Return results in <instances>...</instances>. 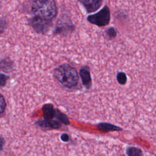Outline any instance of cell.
Instances as JSON below:
<instances>
[{
  "label": "cell",
  "mask_w": 156,
  "mask_h": 156,
  "mask_svg": "<svg viewBox=\"0 0 156 156\" xmlns=\"http://www.w3.org/2000/svg\"><path fill=\"white\" fill-rule=\"evenodd\" d=\"M79 75L83 85L87 89H90L92 86V80L89 66H84L82 67L79 71Z\"/></svg>",
  "instance_id": "6"
},
{
  "label": "cell",
  "mask_w": 156,
  "mask_h": 156,
  "mask_svg": "<svg viewBox=\"0 0 156 156\" xmlns=\"http://www.w3.org/2000/svg\"><path fill=\"white\" fill-rule=\"evenodd\" d=\"M42 113L44 119H52L55 116L56 109L51 104H45L42 107Z\"/></svg>",
  "instance_id": "9"
},
{
  "label": "cell",
  "mask_w": 156,
  "mask_h": 156,
  "mask_svg": "<svg viewBox=\"0 0 156 156\" xmlns=\"http://www.w3.org/2000/svg\"><path fill=\"white\" fill-rule=\"evenodd\" d=\"M35 124L44 130L58 129L61 127V122L52 119H39L35 122Z\"/></svg>",
  "instance_id": "5"
},
{
  "label": "cell",
  "mask_w": 156,
  "mask_h": 156,
  "mask_svg": "<svg viewBox=\"0 0 156 156\" xmlns=\"http://www.w3.org/2000/svg\"><path fill=\"white\" fill-rule=\"evenodd\" d=\"M116 79L119 84L125 85L127 82V76L124 73L119 72L117 74Z\"/></svg>",
  "instance_id": "14"
},
{
  "label": "cell",
  "mask_w": 156,
  "mask_h": 156,
  "mask_svg": "<svg viewBox=\"0 0 156 156\" xmlns=\"http://www.w3.org/2000/svg\"><path fill=\"white\" fill-rule=\"evenodd\" d=\"M13 66V62L9 58H4L1 60V68L2 71L5 72H9Z\"/></svg>",
  "instance_id": "11"
},
{
  "label": "cell",
  "mask_w": 156,
  "mask_h": 156,
  "mask_svg": "<svg viewBox=\"0 0 156 156\" xmlns=\"http://www.w3.org/2000/svg\"><path fill=\"white\" fill-rule=\"evenodd\" d=\"M97 127L98 129L103 132H109L113 131H121L122 129L114 124L108 122H101L98 124Z\"/></svg>",
  "instance_id": "10"
},
{
  "label": "cell",
  "mask_w": 156,
  "mask_h": 156,
  "mask_svg": "<svg viewBox=\"0 0 156 156\" xmlns=\"http://www.w3.org/2000/svg\"><path fill=\"white\" fill-rule=\"evenodd\" d=\"M9 79V76L4 74V73H1V76H0V85L1 87H2L4 86L7 81V80Z\"/></svg>",
  "instance_id": "16"
},
{
  "label": "cell",
  "mask_w": 156,
  "mask_h": 156,
  "mask_svg": "<svg viewBox=\"0 0 156 156\" xmlns=\"http://www.w3.org/2000/svg\"><path fill=\"white\" fill-rule=\"evenodd\" d=\"M4 138L2 136L1 137V144H0V146H1V151L2 149V147H3V146H4Z\"/></svg>",
  "instance_id": "19"
},
{
  "label": "cell",
  "mask_w": 156,
  "mask_h": 156,
  "mask_svg": "<svg viewBox=\"0 0 156 156\" xmlns=\"http://www.w3.org/2000/svg\"><path fill=\"white\" fill-rule=\"evenodd\" d=\"M31 10L34 15H38L52 21L57 14V8L54 0H34Z\"/></svg>",
  "instance_id": "2"
},
{
  "label": "cell",
  "mask_w": 156,
  "mask_h": 156,
  "mask_svg": "<svg viewBox=\"0 0 156 156\" xmlns=\"http://www.w3.org/2000/svg\"><path fill=\"white\" fill-rule=\"evenodd\" d=\"M117 34L116 29L113 27H109L107 30V35L110 38H113L116 37Z\"/></svg>",
  "instance_id": "15"
},
{
  "label": "cell",
  "mask_w": 156,
  "mask_h": 156,
  "mask_svg": "<svg viewBox=\"0 0 156 156\" xmlns=\"http://www.w3.org/2000/svg\"><path fill=\"white\" fill-rule=\"evenodd\" d=\"M88 13L96 11L102 5V0H79Z\"/></svg>",
  "instance_id": "7"
},
{
  "label": "cell",
  "mask_w": 156,
  "mask_h": 156,
  "mask_svg": "<svg viewBox=\"0 0 156 156\" xmlns=\"http://www.w3.org/2000/svg\"><path fill=\"white\" fill-rule=\"evenodd\" d=\"M0 102H1V110H0V112H1V114H2L5 110V108H6V102H5V98L1 94V98H0Z\"/></svg>",
  "instance_id": "17"
},
{
  "label": "cell",
  "mask_w": 156,
  "mask_h": 156,
  "mask_svg": "<svg viewBox=\"0 0 156 156\" xmlns=\"http://www.w3.org/2000/svg\"><path fill=\"white\" fill-rule=\"evenodd\" d=\"M126 154L127 155L130 156H139L143 155L141 150L135 147H129L126 149Z\"/></svg>",
  "instance_id": "13"
},
{
  "label": "cell",
  "mask_w": 156,
  "mask_h": 156,
  "mask_svg": "<svg viewBox=\"0 0 156 156\" xmlns=\"http://www.w3.org/2000/svg\"><path fill=\"white\" fill-rule=\"evenodd\" d=\"M60 138L62 140V141H64V142H67L69 141V135L67 133H63L60 136Z\"/></svg>",
  "instance_id": "18"
},
{
  "label": "cell",
  "mask_w": 156,
  "mask_h": 156,
  "mask_svg": "<svg viewBox=\"0 0 156 156\" xmlns=\"http://www.w3.org/2000/svg\"><path fill=\"white\" fill-rule=\"evenodd\" d=\"M74 26L70 22H62L57 23V26L55 29L54 33L57 34H68L69 32H71L74 30Z\"/></svg>",
  "instance_id": "8"
},
{
  "label": "cell",
  "mask_w": 156,
  "mask_h": 156,
  "mask_svg": "<svg viewBox=\"0 0 156 156\" xmlns=\"http://www.w3.org/2000/svg\"><path fill=\"white\" fill-rule=\"evenodd\" d=\"M87 20L91 24L99 27L107 25L110 20V12L108 6L105 5L98 13L89 15Z\"/></svg>",
  "instance_id": "3"
},
{
  "label": "cell",
  "mask_w": 156,
  "mask_h": 156,
  "mask_svg": "<svg viewBox=\"0 0 156 156\" xmlns=\"http://www.w3.org/2000/svg\"><path fill=\"white\" fill-rule=\"evenodd\" d=\"M29 23L35 32L40 34L47 32L52 26V21L38 15H34L30 18L29 20Z\"/></svg>",
  "instance_id": "4"
},
{
  "label": "cell",
  "mask_w": 156,
  "mask_h": 156,
  "mask_svg": "<svg viewBox=\"0 0 156 156\" xmlns=\"http://www.w3.org/2000/svg\"><path fill=\"white\" fill-rule=\"evenodd\" d=\"M54 76L65 87L72 88L77 85L79 75L75 68L68 63H63L54 70Z\"/></svg>",
  "instance_id": "1"
},
{
  "label": "cell",
  "mask_w": 156,
  "mask_h": 156,
  "mask_svg": "<svg viewBox=\"0 0 156 156\" xmlns=\"http://www.w3.org/2000/svg\"><path fill=\"white\" fill-rule=\"evenodd\" d=\"M55 118L60 122L63 123L65 125L67 126V125H69L70 124V122H69V120L68 116L65 114L62 113L58 109H56V113H55Z\"/></svg>",
  "instance_id": "12"
}]
</instances>
